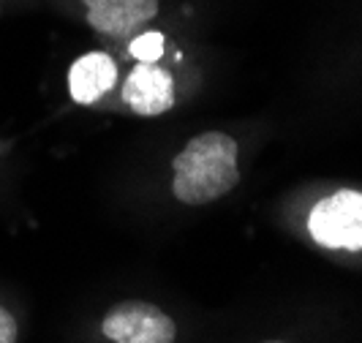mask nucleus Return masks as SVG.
<instances>
[{"label": "nucleus", "mask_w": 362, "mask_h": 343, "mask_svg": "<svg viewBox=\"0 0 362 343\" xmlns=\"http://www.w3.org/2000/svg\"><path fill=\"white\" fill-rule=\"evenodd\" d=\"M172 194L182 204H210L240 182L237 142L223 131L194 136L175 156Z\"/></svg>", "instance_id": "1"}, {"label": "nucleus", "mask_w": 362, "mask_h": 343, "mask_svg": "<svg viewBox=\"0 0 362 343\" xmlns=\"http://www.w3.org/2000/svg\"><path fill=\"white\" fill-rule=\"evenodd\" d=\"M308 229L316 243L327 248L360 251L362 248V194L338 191L322 199L308 218Z\"/></svg>", "instance_id": "2"}, {"label": "nucleus", "mask_w": 362, "mask_h": 343, "mask_svg": "<svg viewBox=\"0 0 362 343\" xmlns=\"http://www.w3.org/2000/svg\"><path fill=\"white\" fill-rule=\"evenodd\" d=\"M101 332L115 343H175L177 338L172 316L145 300L115 306L104 316Z\"/></svg>", "instance_id": "3"}, {"label": "nucleus", "mask_w": 362, "mask_h": 343, "mask_svg": "<svg viewBox=\"0 0 362 343\" xmlns=\"http://www.w3.org/2000/svg\"><path fill=\"white\" fill-rule=\"evenodd\" d=\"M123 101L136 115H161L175 104V85L166 69H158L156 63H139L128 74L123 85Z\"/></svg>", "instance_id": "4"}, {"label": "nucleus", "mask_w": 362, "mask_h": 343, "mask_svg": "<svg viewBox=\"0 0 362 343\" xmlns=\"http://www.w3.org/2000/svg\"><path fill=\"white\" fill-rule=\"evenodd\" d=\"M98 33L126 36L158 14V0H82Z\"/></svg>", "instance_id": "5"}, {"label": "nucleus", "mask_w": 362, "mask_h": 343, "mask_svg": "<svg viewBox=\"0 0 362 343\" xmlns=\"http://www.w3.org/2000/svg\"><path fill=\"white\" fill-rule=\"evenodd\" d=\"M117 69L104 52L82 54L69 71V91L76 104H95L115 85Z\"/></svg>", "instance_id": "6"}, {"label": "nucleus", "mask_w": 362, "mask_h": 343, "mask_svg": "<svg viewBox=\"0 0 362 343\" xmlns=\"http://www.w3.org/2000/svg\"><path fill=\"white\" fill-rule=\"evenodd\" d=\"M128 52L134 54L139 63H156L163 54V36L161 33H145V36H136L131 41Z\"/></svg>", "instance_id": "7"}, {"label": "nucleus", "mask_w": 362, "mask_h": 343, "mask_svg": "<svg viewBox=\"0 0 362 343\" xmlns=\"http://www.w3.org/2000/svg\"><path fill=\"white\" fill-rule=\"evenodd\" d=\"M17 341V325H14V316L0 306V343H14Z\"/></svg>", "instance_id": "8"}, {"label": "nucleus", "mask_w": 362, "mask_h": 343, "mask_svg": "<svg viewBox=\"0 0 362 343\" xmlns=\"http://www.w3.org/2000/svg\"><path fill=\"white\" fill-rule=\"evenodd\" d=\"M270 343H281V341H270Z\"/></svg>", "instance_id": "9"}]
</instances>
